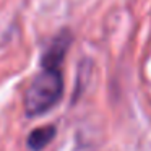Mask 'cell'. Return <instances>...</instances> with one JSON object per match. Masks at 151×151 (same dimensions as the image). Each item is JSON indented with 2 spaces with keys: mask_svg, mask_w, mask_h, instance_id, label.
I'll return each instance as SVG.
<instances>
[{
  "mask_svg": "<svg viewBox=\"0 0 151 151\" xmlns=\"http://www.w3.org/2000/svg\"><path fill=\"white\" fill-rule=\"evenodd\" d=\"M72 41L73 36L68 29H62L60 33H57V36L49 42V46L46 47L41 57L42 70H59L68 52V47L72 46Z\"/></svg>",
  "mask_w": 151,
  "mask_h": 151,
  "instance_id": "2",
  "label": "cell"
},
{
  "mask_svg": "<svg viewBox=\"0 0 151 151\" xmlns=\"http://www.w3.org/2000/svg\"><path fill=\"white\" fill-rule=\"evenodd\" d=\"M57 130L54 125H44V127L34 128L29 135H28V146L31 151H41L54 140Z\"/></svg>",
  "mask_w": 151,
  "mask_h": 151,
  "instance_id": "3",
  "label": "cell"
},
{
  "mask_svg": "<svg viewBox=\"0 0 151 151\" xmlns=\"http://www.w3.org/2000/svg\"><path fill=\"white\" fill-rule=\"evenodd\" d=\"M63 94V76L60 70H42L31 80L24 91V112L37 117L57 106Z\"/></svg>",
  "mask_w": 151,
  "mask_h": 151,
  "instance_id": "1",
  "label": "cell"
}]
</instances>
